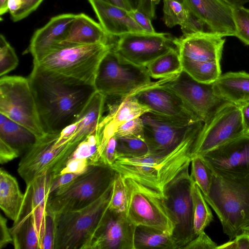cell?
Here are the masks:
<instances>
[{"label":"cell","mask_w":249,"mask_h":249,"mask_svg":"<svg viewBox=\"0 0 249 249\" xmlns=\"http://www.w3.org/2000/svg\"><path fill=\"white\" fill-rule=\"evenodd\" d=\"M18 59L15 50L7 41L5 36L0 35V76L14 70L18 65Z\"/></svg>","instance_id":"obj_37"},{"label":"cell","mask_w":249,"mask_h":249,"mask_svg":"<svg viewBox=\"0 0 249 249\" xmlns=\"http://www.w3.org/2000/svg\"><path fill=\"white\" fill-rule=\"evenodd\" d=\"M43 1V0H25L23 7L12 20L16 22L28 17L36 10Z\"/></svg>","instance_id":"obj_48"},{"label":"cell","mask_w":249,"mask_h":249,"mask_svg":"<svg viewBox=\"0 0 249 249\" xmlns=\"http://www.w3.org/2000/svg\"><path fill=\"white\" fill-rule=\"evenodd\" d=\"M113 47L104 55L98 66L93 84L96 91L106 97L123 98L153 82L146 67L125 60Z\"/></svg>","instance_id":"obj_7"},{"label":"cell","mask_w":249,"mask_h":249,"mask_svg":"<svg viewBox=\"0 0 249 249\" xmlns=\"http://www.w3.org/2000/svg\"><path fill=\"white\" fill-rule=\"evenodd\" d=\"M225 37L211 32L182 35L175 42L181 59L220 61Z\"/></svg>","instance_id":"obj_21"},{"label":"cell","mask_w":249,"mask_h":249,"mask_svg":"<svg viewBox=\"0 0 249 249\" xmlns=\"http://www.w3.org/2000/svg\"><path fill=\"white\" fill-rule=\"evenodd\" d=\"M200 129L166 153L119 157L110 167L124 178H132L162 194L165 187L189 166L195 156V142Z\"/></svg>","instance_id":"obj_2"},{"label":"cell","mask_w":249,"mask_h":249,"mask_svg":"<svg viewBox=\"0 0 249 249\" xmlns=\"http://www.w3.org/2000/svg\"><path fill=\"white\" fill-rule=\"evenodd\" d=\"M154 2V3L157 5V4L159 3V2H160V0H152ZM176 1H177L179 2H180V3H184V0H175Z\"/></svg>","instance_id":"obj_56"},{"label":"cell","mask_w":249,"mask_h":249,"mask_svg":"<svg viewBox=\"0 0 249 249\" xmlns=\"http://www.w3.org/2000/svg\"><path fill=\"white\" fill-rule=\"evenodd\" d=\"M191 13L208 30L223 37L234 36L232 7L220 0H183Z\"/></svg>","instance_id":"obj_19"},{"label":"cell","mask_w":249,"mask_h":249,"mask_svg":"<svg viewBox=\"0 0 249 249\" xmlns=\"http://www.w3.org/2000/svg\"><path fill=\"white\" fill-rule=\"evenodd\" d=\"M192 182L188 166L165 187L162 193L174 223L172 236L178 249H183L197 236L194 230Z\"/></svg>","instance_id":"obj_10"},{"label":"cell","mask_w":249,"mask_h":249,"mask_svg":"<svg viewBox=\"0 0 249 249\" xmlns=\"http://www.w3.org/2000/svg\"><path fill=\"white\" fill-rule=\"evenodd\" d=\"M136 228L125 212H117L108 209L88 249H135Z\"/></svg>","instance_id":"obj_16"},{"label":"cell","mask_w":249,"mask_h":249,"mask_svg":"<svg viewBox=\"0 0 249 249\" xmlns=\"http://www.w3.org/2000/svg\"><path fill=\"white\" fill-rule=\"evenodd\" d=\"M151 112L173 120L193 124L197 122L181 99L171 89L153 82L132 95Z\"/></svg>","instance_id":"obj_18"},{"label":"cell","mask_w":249,"mask_h":249,"mask_svg":"<svg viewBox=\"0 0 249 249\" xmlns=\"http://www.w3.org/2000/svg\"><path fill=\"white\" fill-rule=\"evenodd\" d=\"M129 16L147 33H156L151 23V19L144 13L132 9L128 11Z\"/></svg>","instance_id":"obj_44"},{"label":"cell","mask_w":249,"mask_h":249,"mask_svg":"<svg viewBox=\"0 0 249 249\" xmlns=\"http://www.w3.org/2000/svg\"><path fill=\"white\" fill-rule=\"evenodd\" d=\"M203 196L231 240L242 233L249 223V175L234 177L213 171L209 192Z\"/></svg>","instance_id":"obj_3"},{"label":"cell","mask_w":249,"mask_h":249,"mask_svg":"<svg viewBox=\"0 0 249 249\" xmlns=\"http://www.w3.org/2000/svg\"><path fill=\"white\" fill-rule=\"evenodd\" d=\"M113 45L62 46L33 64L60 76L93 86L99 64Z\"/></svg>","instance_id":"obj_6"},{"label":"cell","mask_w":249,"mask_h":249,"mask_svg":"<svg viewBox=\"0 0 249 249\" xmlns=\"http://www.w3.org/2000/svg\"><path fill=\"white\" fill-rule=\"evenodd\" d=\"M117 138L113 136L108 140L102 154L100 164L110 166L117 159Z\"/></svg>","instance_id":"obj_41"},{"label":"cell","mask_w":249,"mask_h":249,"mask_svg":"<svg viewBox=\"0 0 249 249\" xmlns=\"http://www.w3.org/2000/svg\"><path fill=\"white\" fill-rule=\"evenodd\" d=\"M127 190L125 213L136 227L153 228L172 235L174 226L163 195L130 178H125Z\"/></svg>","instance_id":"obj_9"},{"label":"cell","mask_w":249,"mask_h":249,"mask_svg":"<svg viewBox=\"0 0 249 249\" xmlns=\"http://www.w3.org/2000/svg\"><path fill=\"white\" fill-rule=\"evenodd\" d=\"M232 14L236 28L235 36L249 45V9L244 6L233 7Z\"/></svg>","instance_id":"obj_38"},{"label":"cell","mask_w":249,"mask_h":249,"mask_svg":"<svg viewBox=\"0 0 249 249\" xmlns=\"http://www.w3.org/2000/svg\"><path fill=\"white\" fill-rule=\"evenodd\" d=\"M163 11L162 19L166 26L172 28L179 25L183 36L210 32L205 24L193 15L184 3L175 0H163Z\"/></svg>","instance_id":"obj_27"},{"label":"cell","mask_w":249,"mask_h":249,"mask_svg":"<svg viewBox=\"0 0 249 249\" xmlns=\"http://www.w3.org/2000/svg\"><path fill=\"white\" fill-rule=\"evenodd\" d=\"M127 190L124 178L118 173L113 184L109 209L117 212H125Z\"/></svg>","instance_id":"obj_36"},{"label":"cell","mask_w":249,"mask_h":249,"mask_svg":"<svg viewBox=\"0 0 249 249\" xmlns=\"http://www.w3.org/2000/svg\"><path fill=\"white\" fill-rule=\"evenodd\" d=\"M117 157L136 158L148 153V148L143 139L136 138H117Z\"/></svg>","instance_id":"obj_35"},{"label":"cell","mask_w":249,"mask_h":249,"mask_svg":"<svg viewBox=\"0 0 249 249\" xmlns=\"http://www.w3.org/2000/svg\"><path fill=\"white\" fill-rule=\"evenodd\" d=\"M0 249L5 247L8 244H13V238L7 224V219L1 214L0 217Z\"/></svg>","instance_id":"obj_49"},{"label":"cell","mask_w":249,"mask_h":249,"mask_svg":"<svg viewBox=\"0 0 249 249\" xmlns=\"http://www.w3.org/2000/svg\"><path fill=\"white\" fill-rule=\"evenodd\" d=\"M23 194L15 178L5 170H0V207L10 219L16 221L24 200Z\"/></svg>","instance_id":"obj_28"},{"label":"cell","mask_w":249,"mask_h":249,"mask_svg":"<svg viewBox=\"0 0 249 249\" xmlns=\"http://www.w3.org/2000/svg\"><path fill=\"white\" fill-rule=\"evenodd\" d=\"M134 242L135 249H177L171 234L144 226L136 227Z\"/></svg>","instance_id":"obj_30"},{"label":"cell","mask_w":249,"mask_h":249,"mask_svg":"<svg viewBox=\"0 0 249 249\" xmlns=\"http://www.w3.org/2000/svg\"><path fill=\"white\" fill-rule=\"evenodd\" d=\"M181 61L182 71L198 82L213 84L221 75L220 61Z\"/></svg>","instance_id":"obj_32"},{"label":"cell","mask_w":249,"mask_h":249,"mask_svg":"<svg viewBox=\"0 0 249 249\" xmlns=\"http://www.w3.org/2000/svg\"><path fill=\"white\" fill-rule=\"evenodd\" d=\"M25 0H8L7 8L12 19L21 10L24 3Z\"/></svg>","instance_id":"obj_51"},{"label":"cell","mask_w":249,"mask_h":249,"mask_svg":"<svg viewBox=\"0 0 249 249\" xmlns=\"http://www.w3.org/2000/svg\"><path fill=\"white\" fill-rule=\"evenodd\" d=\"M42 128L58 133L74 122L96 91L94 86L33 64L28 77Z\"/></svg>","instance_id":"obj_1"},{"label":"cell","mask_w":249,"mask_h":249,"mask_svg":"<svg viewBox=\"0 0 249 249\" xmlns=\"http://www.w3.org/2000/svg\"><path fill=\"white\" fill-rule=\"evenodd\" d=\"M231 7L243 6L249 2V0H220Z\"/></svg>","instance_id":"obj_53"},{"label":"cell","mask_w":249,"mask_h":249,"mask_svg":"<svg viewBox=\"0 0 249 249\" xmlns=\"http://www.w3.org/2000/svg\"><path fill=\"white\" fill-rule=\"evenodd\" d=\"M175 38L163 33H131L122 35L113 49L122 58L146 67L154 60L176 48Z\"/></svg>","instance_id":"obj_15"},{"label":"cell","mask_w":249,"mask_h":249,"mask_svg":"<svg viewBox=\"0 0 249 249\" xmlns=\"http://www.w3.org/2000/svg\"><path fill=\"white\" fill-rule=\"evenodd\" d=\"M158 82L174 92L195 119L203 123L228 103L214 93L213 84L198 82L183 71Z\"/></svg>","instance_id":"obj_12"},{"label":"cell","mask_w":249,"mask_h":249,"mask_svg":"<svg viewBox=\"0 0 249 249\" xmlns=\"http://www.w3.org/2000/svg\"><path fill=\"white\" fill-rule=\"evenodd\" d=\"M76 15L63 14L52 18L42 27L34 33L26 52L33 57V63L39 62L47 54L62 47L70 27Z\"/></svg>","instance_id":"obj_20"},{"label":"cell","mask_w":249,"mask_h":249,"mask_svg":"<svg viewBox=\"0 0 249 249\" xmlns=\"http://www.w3.org/2000/svg\"><path fill=\"white\" fill-rule=\"evenodd\" d=\"M242 232H246L249 234V223L243 228Z\"/></svg>","instance_id":"obj_55"},{"label":"cell","mask_w":249,"mask_h":249,"mask_svg":"<svg viewBox=\"0 0 249 249\" xmlns=\"http://www.w3.org/2000/svg\"><path fill=\"white\" fill-rule=\"evenodd\" d=\"M216 249H249V234L242 232L232 241L217 246Z\"/></svg>","instance_id":"obj_45"},{"label":"cell","mask_w":249,"mask_h":249,"mask_svg":"<svg viewBox=\"0 0 249 249\" xmlns=\"http://www.w3.org/2000/svg\"><path fill=\"white\" fill-rule=\"evenodd\" d=\"M59 132L46 134L37 139L19 162L18 172L26 185L45 172L58 176L72 151L67 143L55 148Z\"/></svg>","instance_id":"obj_11"},{"label":"cell","mask_w":249,"mask_h":249,"mask_svg":"<svg viewBox=\"0 0 249 249\" xmlns=\"http://www.w3.org/2000/svg\"><path fill=\"white\" fill-rule=\"evenodd\" d=\"M112 37L106 33L100 23L85 14L80 13L76 15L61 45L110 44Z\"/></svg>","instance_id":"obj_25"},{"label":"cell","mask_w":249,"mask_h":249,"mask_svg":"<svg viewBox=\"0 0 249 249\" xmlns=\"http://www.w3.org/2000/svg\"><path fill=\"white\" fill-rule=\"evenodd\" d=\"M52 175L45 172L26 185L21 211L33 214L40 245L43 237L46 215V206L50 195Z\"/></svg>","instance_id":"obj_23"},{"label":"cell","mask_w":249,"mask_h":249,"mask_svg":"<svg viewBox=\"0 0 249 249\" xmlns=\"http://www.w3.org/2000/svg\"><path fill=\"white\" fill-rule=\"evenodd\" d=\"M146 68L151 78L156 79H164L181 72L182 63L177 48L154 60Z\"/></svg>","instance_id":"obj_31"},{"label":"cell","mask_w":249,"mask_h":249,"mask_svg":"<svg viewBox=\"0 0 249 249\" xmlns=\"http://www.w3.org/2000/svg\"><path fill=\"white\" fill-rule=\"evenodd\" d=\"M214 93L228 102L240 105L249 102V73L228 72L213 84Z\"/></svg>","instance_id":"obj_26"},{"label":"cell","mask_w":249,"mask_h":249,"mask_svg":"<svg viewBox=\"0 0 249 249\" xmlns=\"http://www.w3.org/2000/svg\"><path fill=\"white\" fill-rule=\"evenodd\" d=\"M144 126V140L148 153L160 154L174 149L193 132L200 130L203 123L190 124L148 112L141 116Z\"/></svg>","instance_id":"obj_14"},{"label":"cell","mask_w":249,"mask_h":249,"mask_svg":"<svg viewBox=\"0 0 249 249\" xmlns=\"http://www.w3.org/2000/svg\"><path fill=\"white\" fill-rule=\"evenodd\" d=\"M246 134L240 107L228 102L203 124L195 141V156H202Z\"/></svg>","instance_id":"obj_13"},{"label":"cell","mask_w":249,"mask_h":249,"mask_svg":"<svg viewBox=\"0 0 249 249\" xmlns=\"http://www.w3.org/2000/svg\"><path fill=\"white\" fill-rule=\"evenodd\" d=\"M117 104L108 105V111L103 116L97 128L99 138V152L101 154L108 140L114 136L121 125L150 111L133 95L120 98Z\"/></svg>","instance_id":"obj_22"},{"label":"cell","mask_w":249,"mask_h":249,"mask_svg":"<svg viewBox=\"0 0 249 249\" xmlns=\"http://www.w3.org/2000/svg\"><path fill=\"white\" fill-rule=\"evenodd\" d=\"M117 173L109 166H89L71 182L50 195L47 213L53 216L89 205L105 193L113 183Z\"/></svg>","instance_id":"obj_5"},{"label":"cell","mask_w":249,"mask_h":249,"mask_svg":"<svg viewBox=\"0 0 249 249\" xmlns=\"http://www.w3.org/2000/svg\"><path fill=\"white\" fill-rule=\"evenodd\" d=\"M108 3L120 7L129 11L132 10L127 0H102Z\"/></svg>","instance_id":"obj_52"},{"label":"cell","mask_w":249,"mask_h":249,"mask_svg":"<svg viewBox=\"0 0 249 249\" xmlns=\"http://www.w3.org/2000/svg\"><path fill=\"white\" fill-rule=\"evenodd\" d=\"M114 135L116 138H136L144 140V126L141 117L132 119L121 125Z\"/></svg>","instance_id":"obj_39"},{"label":"cell","mask_w":249,"mask_h":249,"mask_svg":"<svg viewBox=\"0 0 249 249\" xmlns=\"http://www.w3.org/2000/svg\"><path fill=\"white\" fill-rule=\"evenodd\" d=\"M213 171L245 177L249 175V134L232 140L200 156Z\"/></svg>","instance_id":"obj_17"},{"label":"cell","mask_w":249,"mask_h":249,"mask_svg":"<svg viewBox=\"0 0 249 249\" xmlns=\"http://www.w3.org/2000/svg\"><path fill=\"white\" fill-rule=\"evenodd\" d=\"M8 0H0V16H2L8 12L7 2Z\"/></svg>","instance_id":"obj_54"},{"label":"cell","mask_w":249,"mask_h":249,"mask_svg":"<svg viewBox=\"0 0 249 249\" xmlns=\"http://www.w3.org/2000/svg\"><path fill=\"white\" fill-rule=\"evenodd\" d=\"M54 241L53 218L51 214L47 213L44 233L40 245V249H54Z\"/></svg>","instance_id":"obj_40"},{"label":"cell","mask_w":249,"mask_h":249,"mask_svg":"<svg viewBox=\"0 0 249 249\" xmlns=\"http://www.w3.org/2000/svg\"><path fill=\"white\" fill-rule=\"evenodd\" d=\"M217 244L204 232H201L183 249H216Z\"/></svg>","instance_id":"obj_43"},{"label":"cell","mask_w":249,"mask_h":249,"mask_svg":"<svg viewBox=\"0 0 249 249\" xmlns=\"http://www.w3.org/2000/svg\"><path fill=\"white\" fill-rule=\"evenodd\" d=\"M0 114L26 127L37 139L46 134L40 124L28 78L0 77Z\"/></svg>","instance_id":"obj_8"},{"label":"cell","mask_w":249,"mask_h":249,"mask_svg":"<svg viewBox=\"0 0 249 249\" xmlns=\"http://www.w3.org/2000/svg\"><path fill=\"white\" fill-rule=\"evenodd\" d=\"M246 134H249V102L239 105Z\"/></svg>","instance_id":"obj_50"},{"label":"cell","mask_w":249,"mask_h":249,"mask_svg":"<svg viewBox=\"0 0 249 249\" xmlns=\"http://www.w3.org/2000/svg\"><path fill=\"white\" fill-rule=\"evenodd\" d=\"M113 183L98 199L82 208L53 215L54 249H88L109 208Z\"/></svg>","instance_id":"obj_4"},{"label":"cell","mask_w":249,"mask_h":249,"mask_svg":"<svg viewBox=\"0 0 249 249\" xmlns=\"http://www.w3.org/2000/svg\"><path fill=\"white\" fill-rule=\"evenodd\" d=\"M0 139L20 154L26 152L36 142L37 138L29 129L0 114Z\"/></svg>","instance_id":"obj_29"},{"label":"cell","mask_w":249,"mask_h":249,"mask_svg":"<svg viewBox=\"0 0 249 249\" xmlns=\"http://www.w3.org/2000/svg\"><path fill=\"white\" fill-rule=\"evenodd\" d=\"M194 214V230L197 236L213 220L212 211L197 185L192 180L191 186Z\"/></svg>","instance_id":"obj_33"},{"label":"cell","mask_w":249,"mask_h":249,"mask_svg":"<svg viewBox=\"0 0 249 249\" xmlns=\"http://www.w3.org/2000/svg\"><path fill=\"white\" fill-rule=\"evenodd\" d=\"M192 180L198 186L203 195H207L210 189L213 171L201 156H195L191 162Z\"/></svg>","instance_id":"obj_34"},{"label":"cell","mask_w":249,"mask_h":249,"mask_svg":"<svg viewBox=\"0 0 249 249\" xmlns=\"http://www.w3.org/2000/svg\"><path fill=\"white\" fill-rule=\"evenodd\" d=\"M19 150L0 139V163H6L20 155Z\"/></svg>","instance_id":"obj_46"},{"label":"cell","mask_w":249,"mask_h":249,"mask_svg":"<svg viewBox=\"0 0 249 249\" xmlns=\"http://www.w3.org/2000/svg\"><path fill=\"white\" fill-rule=\"evenodd\" d=\"M153 1V0H152Z\"/></svg>","instance_id":"obj_57"},{"label":"cell","mask_w":249,"mask_h":249,"mask_svg":"<svg viewBox=\"0 0 249 249\" xmlns=\"http://www.w3.org/2000/svg\"><path fill=\"white\" fill-rule=\"evenodd\" d=\"M90 166L86 159H69L59 175L68 173L81 174Z\"/></svg>","instance_id":"obj_42"},{"label":"cell","mask_w":249,"mask_h":249,"mask_svg":"<svg viewBox=\"0 0 249 249\" xmlns=\"http://www.w3.org/2000/svg\"><path fill=\"white\" fill-rule=\"evenodd\" d=\"M81 174L68 173L60 174L52 178L50 186V194L69 183Z\"/></svg>","instance_id":"obj_47"},{"label":"cell","mask_w":249,"mask_h":249,"mask_svg":"<svg viewBox=\"0 0 249 249\" xmlns=\"http://www.w3.org/2000/svg\"><path fill=\"white\" fill-rule=\"evenodd\" d=\"M99 22L110 36L131 33H145L129 16L128 11L102 0H88Z\"/></svg>","instance_id":"obj_24"}]
</instances>
